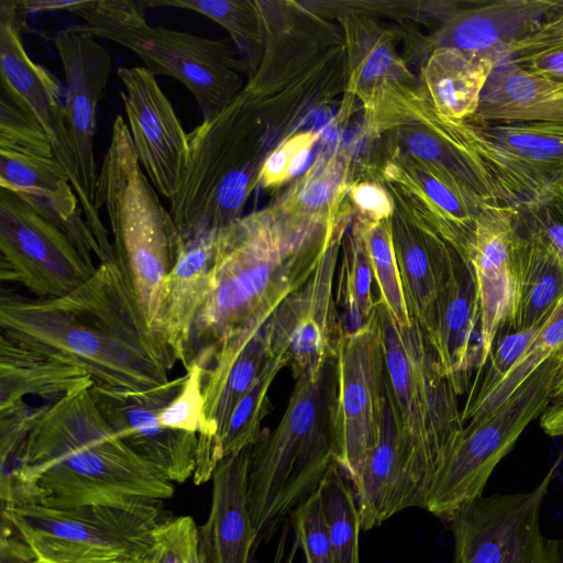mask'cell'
I'll return each instance as SVG.
<instances>
[{
	"label": "cell",
	"instance_id": "816d5d0a",
	"mask_svg": "<svg viewBox=\"0 0 563 563\" xmlns=\"http://www.w3.org/2000/svg\"><path fill=\"white\" fill-rule=\"evenodd\" d=\"M517 64L532 73L561 82L563 88V49L536 55Z\"/></svg>",
	"mask_w": 563,
	"mask_h": 563
},
{
	"label": "cell",
	"instance_id": "5b68a950",
	"mask_svg": "<svg viewBox=\"0 0 563 563\" xmlns=\"http://www.w3.org/2000/svg\"><path fill=\"white\" fill-rule=\"evenodd\" d=\"M333 358L318 380L296 379L286 410L251 446L247 504L255 532L253 553L314 492L332 455Z\"/></svg>",
	"mask_w": 563,
	"mask_h": 563
},
{
	"label": "cell",
	"instance_id": "e575fe53",
	"mask_svg": "<svg viewBox=\"0 0 563 563\" xmlns=\"http://www.w3.org/2000/svg\"><path fill=\"white\" fill-rule=\"evenodd\" d=\"M373 272L358 224L343 242V255L338 275L335 300L345 330L364 325L372 317L376 299L373 298Z\"/></svg>",
	"mask_w": 563,
	"mask_h": 563
},
{
	"label": "cell",
	"instance_id": "db71d44e",
	"mask_svg": "<svg viewBox=\"0 0 563 563\" xmlns=\"http://www.w3.org/2000/svg\"><path fill=\"white\" fill-rule=\"evenodd\" d=\"M15 563H54V562H49V561H44V560H40V559H31V560H26V561H20V562H15Z\"/></svg>",
	"mask_w": 563,
	"mask_h": 563
},
{
	"label": "cell",
	"instance_id": "8fae6325",
	"mask_svg": "<svg viewBox=\"0 0 563 563\" xmlns=\"http://www.w3.org/2000/svg\"><path fill=\"white\" fill-rule=\"evenodd\" d=\"M562 363L563 357L549 360L495 411L464 426L433 477L426 510L448 521L461 507L483 496L498 463L548 407Z\"/></svg>",
	"mask_w": 563,
	"mask_h": 563
},
{
	"label": "cell",
	"instance_id": "60d3db41",
	"mask_svg": "<svg viewBox=\"0 0 563 563\" xmlns=\"http://www.w3.org/2000/svg\"><path fill=\"white\" fill-rule=\"evenodd\" d=\"M541 324L518 330L504 329L498 332L487 362L489 366L482 380L474 383L465 405L484 397L504 378L533 340Z\"/></svg>",
	"mask_w": 563,
	"mask_h": 563
},
{
	"label": "cell",
	"instance_id": "6da1fadb",
	"mask_svg": "<svg viewBox=\"0 0 563 563\" xmlns=\"http://www.w3.org/2000/svg\"><path fill=\"white\" fill-rule=\"evenodd\" d=\"M340 222L298 221L271 211L217 231L206 285L179 362L209 371L232 360L280 302L314 272Z\"/></svg>",
	"mask_w": 563,
	"mask_h": 563
},
{
	"label": "cell",
	"instance_id": "30bf717a",
	"mask_svg": "<svg viewBox=\"0 0 563 563\" xmlns=\"http://www.w3.org/2000/svg\"><path fill=\"white\" fill-rule=\"evenodd\" d=\"M162 504L141 507L88 505L48 508L2 506L8 521L35 559L54 563H124L144 556Z\"/></svg>",
	"mask_w": 563,
	"mask_h": 563
},
{
	"label": "cell",
	"instance_id": "83f0119b",
	"mask_svg": "<svg viewBox=\"0 0 563 563\" xmlns=\"http://www.w3.org/2000/svg\"><path fill=\"white\" fill-rule=\"evenodd\" d=\"M92 378L81 368L23 347L0 334V411L25 397L56 402L81 389Z\"/></svg>",
	"mask_w": 563,
	"mask_h": 563
},
{
	"label": "cell",
	"instance_id": "e0dca14e",
	"mask_svg": "<svg viewBox=\"0 0 563 563\" xmlns=\"http://www.w3.org/2000/svg\"><path fill=\"white\" fill-rule=\"evenodd\" d=\"M518 211L501 205L482 208L467 260L479 302V358L477 369L488 362L499 331L512 329L518 300Z\"/></svg>",
	"mask_w": 563,
	"mask_h": 563
},
{
	"label": "cell",
	"instance_id": "f546056e",
	"mask_svg": "<svg viewBox=\"0 0 563 563\" xmlns=\"http://www.w3.org/2000/svg\"><path fill=\"white\" fill-rule=\"evenodd\" d=\"M498 63L492 54L435 47L422 73L435 112L453 122L471 120Z\"/></svg>",
	"mask_w": 563,
	"mask_h": 563
},
{
	"label": "cell",
	"instance_id": "52a82bcc",
	"mask_svg": "<svg viewBox=\"0 0 563 563\" xmlns=\"http://www.w3.org/2000/svg\"><path fill=\"white\" fill-rule=\"evenodd\" d=\"M253 106L249 91L238 95L188 133L187 168L168 209L184 240L241 218L256 165Z\"/></svg>",
	"mask_w": 563,
	"mask_h": 563
},
{
	"label": "cell",
	"instance_id": "4fadbf2b",
	"mask_svg": "<svg viewBox=\"0 0 563 563\" xmlns=\"http://www.w3.org/2000/svg\"><path fill=\"white\" fill-rule=\"evenodd\" d=\"M560 456L531 490L481 496L446 522L454 540L453 563H563V538L542 533L540 512Z\"/></svg>",
	"mask_w": 563,
	"mask_h": 563
},
{
	"label": "cell",
	"instance_id": "d4e9b609",
	"mask_svg": "<svg viewBox=\"0 0 563 563\" xmlns=\"http://www.w3.org/2000/svg\"><path fill=\"white\" fill-rule=\"evenodd\" d=\"M477 124L503 122H545L563 124L561 82L532 73L514 62H501L483 90L476 114L467 120Z\"/></svg>",
	"mask_w": 563,
	"mask_h": 563
},
{
	"label": "cell",
	"instance_id": "f35d334b",
	"mask_svg": "<svg viewBox=\"0 0 563 563\" xmlns=\"http://www.w3.org/2000/svg\"><path fill=\"white\" fill-rule=\"evenodd\" d=\"M145 559L147 563H202L194 518L179 516L159 521L153 529Z\"/></svg>",
	"mask_w": 563,
	"mask_h": 563
},
{
	"label": "cell",
	"instance_id": "7bdbcfd3",
	"mask_svg": "<svg viewBox=\"0 0 563 563\" xmlns=\"http://www.w3.org/2000/svg\"><path fill=\"white\" fill-rule=\"evenodd\" d=\"M340 175L333 165L323 167L322 172L307 179L296 196L298 207L280 213L294 219L325 221L329 216L330 202L339 191Z\"/></svg>",
	"mask_w": 563,
	"mask_h": 563
},
{
	"label": "cell",
	"instance_id": "f5cc1de1",
	"mask_svg": "<svg viewBox=\"0 0 563 563\" xmlns=\"http://www.w3.org/2000/svg\"><path fill=\"white\" fill-rule=\"evenodd\" d=\"M288 531H289V523H286L283 527L282 533H280V538H279V542H278V547H277V551H276L275 559H274L273 563H294V560L296 558V553H297V551L299 549V541L295 537V540H294V542L291 544V548H290L288 554L285 555V547H286Z\"/></svg>",
	"mask_w": 563,
	"mask_h": 563
},
{
	"label": "cell",
	"instance_id": "4dcf8cb0",
	"mask_svg": "<svg viewBox=\"0 0 563 563\" xmlns=\"http://www.w3.org/2000/svg\"><path fill=\"white\" fill-rule=\"evenodd\" d=\"M518 300L511 330L541 324L563 298V260L540 240L518 230Z\"/></svg>",
	"mask_w": 563,
	"mask_h": 563
},
{
	"label": "cell",
	"instance_id": "9a60e30c",
	"mask_svg": "<svg viewBox=\"0 0 563 563\" xmlns=\"http://www.w3.org/2000/svg\"><path fill=\"white\" fill-rule=\"evenodd\" d=\"M340 239L331 244L306 283L280 302L263 327L269 355L286 354L295 379L318 380L334 358L344 330L333 292Z\"/></svg>",
	"mask_w": 563,
	"mask_h": 563
},
{
	"label": "cell",
	"instance_id": "9c48e42d",
	"mask_svg": "<svg viewBox=\"0 0 563 563\" xmlns=\"http://www.w3.org/2000/svg\"><path fill=\"white\" fill-rule=\"evenodd\" d=\"M393 411L433 477L464 429L457 393L419 327L400 329L376 299Z\"/></svg>",
	"mask_w": 563,
	"mask_h": 563
},
{
	"label": "cell",
	"instance_id": "44dd1931",
	"mask_svg": "<svg viewBox=\"0 0 563 563\" xmlns=\"http://www.w3.org/2000/svg\"><path fill=\"white\" fill-rule=\"evenodd\" d=\"M65 75L66 122L82 188L95 205L97 108L104 98L111 55L97 38L68 27L45 33Z\"/></svg>",
	"mask_w": 563,
	"mask_h": 563
},
{
	"label": "cell",
	"instance_id": "d590c367",
	"mask_svg": "<svg viewBox=\"0 0 563 563\" xmlns=\"http://www.w3.org/2000/svg\"><path fill=\"white\" fill-rule=\"evenodd\" d=\"M357 224L377 287L376 299L400 329L411 328L413 322L408 311L393 243L391 218L382 221L360 219Z\"/></svg>",
	"mask_w": 563,
	"mask_h": 563
},
{
	"label": "cell",
	"instance_id": "7402d4cb",
	"mask_svg": "<svg viewBox=\"0 0 563 563\" xmlns=\"http://www.w3.org/2000/svg\"><path fill=\"white\" fill-rule=\"evenodd\" d=\"M421 332L441 371L462 395L479 358V302L473 271L456 251Z\"/></svg>",
	"mask_w": 563,
	"mask_h": 563
},
{
	"label": "cell",
	"instance_id": "f1b7e54d",
	"mask_svg": "<svg viewBox=\"0 0 563 563\" xmlns=\"http://www.w3.org/2000/svg\"><path fill=\"white\" fill-rule=\"evenodd\" d=\"M216 234L217 231H207L185 240L183 252L163 285L157 328L178 362L206 285Z\"/></svg>",
	"mask_w": 563,
	"mask_h": 563
},
{
	"label": "cell",
	"instance_id": "484cf974",
	"mask_svg": "<svg viewBox=\"0 0 563 563\" xmlns=\"http://www.w3.org/2000/svg\"><path fill=\"white\" fill-rule=\"evenodd\" d=\"M391 233L408 311L421 330L449 277L455 250L434 232L400 214L391 216Z\"/></svg>",
	"mask_w": 563,
	"mask_h": 563
},
{
	"label": "cell",
	"instance_id": "836d02e7",
	"mask_svg": "<svg viewBox=\"0 0 563 563\" xmlns=\"http://www.w3.org/2000/svg\"><path fill=\"white\" fill-rule=\"evenodd\" d=\"M333 463L322 478L318 492L335 563H360V512L353 487Z\"/></svg>",
	"mask_w": 563,
	"mask_h": 563
},
{
	"label": "cell",
	"instance_id": "8d00e7d4",
	"mask_svg": "<svg viewBox=\"0 0 563 563\" xmlns=\"http://www.w3.org/2000/svg\"><path fill=\"white\" fill-rule=\"evenodd\" d=\"M288 366L286 354L271 356L256 380L235 407L220 444L221 460L254 445L262 435V422L272 407L269 388L277 374Z\"/></svg>",
	"mask_w": 563,
	"mask_h": 563
},
{
	"label": "cell",
	"instance_id": "d6a6232c",
	"mask_svg": "<svg viewBox=\"0 0 563 563\" xmlns=\"http://www.w3.org/2000/svg\"><path fill=\"white\" fill-rule=\"evenodd\" d=\"M477 126L485 136L528 164L563 179V124L503 122Z\"/></svg>",
	"mask_w": 563,
	"mask_h": 563
},
{
	"label": "cell",
	"instance_id": "f907efd6",
	"mask_svg": "<svg viewBox=\"0 0 563 563\" xmlns=\"http://www.w3.org/2000/svg\"><path fill=\"white\" fill-rule=\"evenodd\" d=\"M539 419L548 435L563 437V363L554 379L550 402Z\"/></svg>",
	"mask_w": 563,
	"mask_h": 563
},
{
	"label": "cell",
	"instance_id": "74e56055",
	"mask_svg": "<svg viewBox=\"0 0 563 563\" xmlns=\"http://www.w3.org/2000/svg\"><path fill=\"white\" fill-rule=\"evenodd\" d=\"M144 9L178 8L202 14L231 35L232 41L247 54H253L260 43L258 16L254 3L225 0H142Z\"/></svg>",
	"mask_w": 563,
	"mask_h": 563
},
{
	"label": "cell",
	"instance_id": "ee69618b",
	"mask_svg": "<svg viewBox=\"0 0 563 563\" xmlns=\"http://www.w3.org/2000/svg\"><path fill=\"white\" fill-rule=\"evenodd\" d=\"M518 230L540 240L563 260V192L518 212Z\"/></svg>",
	"mask_w": 563,
	"mask_h": 563
},
{
	"label": "cell",
	"instance_id": "3957f363",
	"mask_svg": "<svg viewBox=\"0 0 563 563\" xmlns=\"http://www.w3.org/2000/svg\"><path fill=\"white\" fill-rule=\"evenodd\" d=\"M2 506L141 507L175 492L98 410L89 388L49 402L14 456L0 465Z\"/></svg>",
	"mask_w": 563,
	"mask_h": 563
},
{
	"label": "cell",
	"instance_id": "b9f144b4",
	"mask_svg": "<svg viewBox=\"0 0 563 563\" xmlns=\"http://www.w3.org/2000/svg\"><path fill=\"white\" fill-rule=\"evenodd\" d=\"M290 523L306 563H335L318 490L290 515Z\"/></svg>",
	"mask_w": 563,
	"mask_h": 563
},
{
	"label": "cell",
	"instance_id": "7a4b0ae2",
	"mask_svg": "<svg viewBox=\"0 0 563 563\" xmlns=\"http://www.w3.org/2000/svg\"><path fill=\"white\" fill-rule=\"evenodd\" d=\"M0 334L84 369L93 384L145 391L166 384L178 362L131 298L115 262L98 265L69 294L37 298L2 286Z\"/></svg>",
	"mask_w": 563,
	"mask_h": 563
},
{
	"label": "cell",
	"instance_id": "277c9868",
	"mask_svg": "<svg viewBox=\"0 0 563 563\" xmlns=\"http://www.w3.org/2000/svg\"><path fill=\"white\" fill-rule=\"evenodd\" d=\"M95 207L106 209L114 262L131 298L148 328L163 338L157 328L162 289L185 240L142 169L121 115L113 121L98 170Z\"/></svg>",
	"mask_w": 563,
	"mask_h": 563
},
{
	"label": "cell",
	"instance_id": "ac0fdd59",
	"mask_svg": "<svg viewBox=\"0 0 563 563\" xmlns=\"http://www.w3.org/2000/svg\"><path fill=\"white\" fill-rule=\"evenodd\" d=\"M128 128L137 159L157 192L170 200L188 163V133L156 77L144 66L120 67Z\"/></svg>",
	"mask_w": 563,
	"mask_h": 563
},
{
	"label": "cell",
	"instance_id": "d6986e66",
	"mask_svg": "<svg viewBox=\"0 0 563 563\" xmlns=\"http://www.w3.org/2000/svg\"><path fill=\"white\" fill-rule=\"evenodd\" d=\"M0 188L42 201L66 223L86 222L47 134L1 92Z\"/></svg>",
	"mask_w": 563,
	"mask_h": 563
},
{
	"label": "cell",
	"instance_id": "c3c4849f",
	"mask_svg": "<svg viewBox=\"0 0 563 563\" xmlns=\"http://www.w3.org/2000/svg\"><path fill=\"white\" fill-rule=\"evenodd\" d=\"M350 197L361 212V219L382 221L393 216L391 200L379 185L355 184L350 189Z\"/></svg>",
	"mask_w": 563,
	"mask_h": 563
},
{
	"label": "cell",
	"instance_id": "bcb514c9",
	"mask_svg": "<svg viewBox=\"0 0 563 563\" xmlns=\"http://www.w3.org/2000/svg\"><path fill=\"white\" fill-rule=\"evenodd\" d=\"M48 404L32 407L22 401L0 411V465L7 464L14 456Z\"/></svg>",
	"mask_w": 563,
	"mask_h": 563
},
{
	"label": "cell",
	"instance_id": "8992f818",
	"mask_svg": "<svg viewBox=\"0 0 563 563\" xmlns=\"http://www.w3.org/2000/svg\"><path fill=\"white\" fill-rule=\"evenodd\" d=\"M67 11L82 21L68 29L120 44L155 77L183 84L195 98L202 121L216 118L239 95L243 64L228 38L151 26L141 1L79 0L71 1Z\"/></svg>",
	"mask_w": 563,
	"mask_h": 563
},
{
	"label": "cell",
	"instance_id": "ab89813d",
	"mask_svg": "<svg viewBox=\"0 0 563 563\" xmlns=\"http://www.w3.org/2000/svg\"><path fill=\"white\" fill-rule=\"evenodd\" d=\"M205 369L191 365L186 369V379L178 395L161 411L163 426L203 438L207 433L203 396Z\"/></svg>",
	"mask_w": 563,
	"mask_h": 563
},
{
	"label": "cell",
	"instance_id": "1f68e13d",
	"mask_svg": "<svg viewBox=\"0 0 563 563\" xmlns=\"http://www.w3.org/2000/svg\"><path fill=\"white\" fill-rule=\"evenodd\" d=\"M563 357V298L554 306L526 351L484 397L464 405V424L475 423L500 407L539 367Z\"/></svg>",
	"mask_w": 563,
	"mask_h": 563
},
{
	"label": "cell",
	"instance_id": "5bb4252c",
	"mask_svg": "<svg viewBox=\"0 0 563 563\" xmlns=\"http://www.w3.org/2000/svg\"><path fill=\"white\" fill-rule=\"evenodd\" d=\"M18 1H0V92L47 134L55 155L69 175L84 218L107 262L114 260L99 211L82 188L65 113V86L27 55L20 35Z\"/></svg>",
	"mask_w": 563,
	"mask_h": 563
},
{
	"label": "cell",
	"instance_id": "9f6ffc18",
	"mask_svg": "<svg viewBox=\"0 0 563 563\" xmlns=\"http://www.w3.org/2000/svg\"><path fill=\"white\" fill-rule=\"evenodd\" d=\"M556 19L560 20L561 22H563V12L559 13L556 15Z\"/></svg>",
	"mask_w": 563,
	"mask_h": 563
},
{
	"label": "cell",
	"instance_id": "2e32d148",
	"mask_svg": "<svg viewBox=\"0 0 563 563\" xmlns=\"http://www.w3.org/2000/svg\"><path fill=\"white\" fill-rule=\"evenodd\" d=\"M185 379L186 374L137 393L96 384L89 388L98 410L123 442L174 484L194 476L198 435L163 426L159 413L181 390Z\"/></svg>",
	"mask_w": 563,
	"mask_h": 563
},
{
	"label": "cell",
	"instance_id": "ba28073f",
	"mask_svg": "<svg viewBox=\"0 0 563 563\" xmlns=\"http://www.w3.org/2000/svg\"><path fill=\"white\" fill-rule=\"evenodd\" d=\"M104 255L87 223L69 224L42 201L0 189V279L37 298L69 294Z\"/></svg>",
	"mask_w": 563,
	"mask_h": 563
},
{
	"label": "cell",
	"instance_id": "f6af8a7d",
	"mask_svg": "<svg viewBox=\"0 0 563 563\" xmlns=\"http://www.w3.org/2000/svg\"><path fill=\"white\" fill-rule=\"evenodd\" d=\"M354 67L355 88L367 103L377 102V97H383L384 89L389 84L388 79L393 77L391 69L396 66V60L391 52L383 44L365 51L361 56H356Z\"/></svg>",
	"mask_w": 563,
	"mask_h": 563
},
{
	"label": "cell",
	"instance_id": "ffe728a7",
	"mask_svg": "<svg viewBox=\"0 0 563 563\" xmlns=\"http://www.w3.org/2000/svg\"><path fill=\"white\" fill-rule=\"evenodd\" d=\"M432 481L433 472L387 399L376 445L352 483L362 530L378 527L407 508L424 509Z\"/></svg>",
	"mask_w": 563,
	"mask_h": 563
},
{
	"label": "cell",
	"instance_id": "4316f807",
	"mask_svg": "<svg viewBox=\"0 0 563 563\" xmlns=\"http://www.w3.org/2000/svg\"><path fill=\"white\" fill-rule=\"evenodd\" d=\"M449 123L486 174L498 203L521 212L563 192L562 178L528 164L485 136L477 124Z\"/></svg>",
	"mask_w": 563,
	"mask_h": 563
},
{
	"label": "cell",
	"instance_id": "7c38bea8",
	"mask_svg": "<svg viewBox=\"0 0 563 563\" xmlns=\"http://www.w3.org/2000/svg\"><path fill=\"white\" fill-rule=\"evenodd\" d=\"M333 361L332 455L352 484L376 445L387 400L376 306L364 325L342 331Z\"/></svg>",
	"mask_w": 563,
	"mask_h": 563
},
{
	"label": "cell",
	"instance_id": "cb8c5ba5",
	"mask_svg": "<svg viewBox=\"0 0 563 563\" xmlns=\"http://www.w3.org/2000/svg\"><path fill=\"white\" fill-rule=\"evenodd\" d=\"M561 12L563 0L483 2L473 8L454 11L437 36V47L492 54L500 62V54L507 46L522 40Z\"/></svg>",
	"mask_w": 563,
	"mask_h": 563
},
{
	"label": "cell",
	"instance_id": "603a6c76",
	"mask_svg": "<svg viewBox=\"0 0 563 563\" xmlns=\"http://www.w3.org/2000/svg\"><path fill=\"white\" fill-rule=\"evenodd\" d=\"M251 446L223 457L212 474L207 520L198 527L202 563H249L255 532L247 504Z\"/></svg>",
	"mask_w": 563,
	"mask_h": 563
},
{
	"label": "cell",
	"instance_id": "681fc988",
	"mask_svg": "<svg viewBox=\"0 0 563 563\" xmlns=\"http://www.w3.org/2000/svg\"><path fill=\"white\" fill-rule=\"evenodd\" d=\"M299 141L300 134L289 139L268 155L260 169V177L264 185H279L288 179V168Z\"/></svg>",
	"mask_w": 563,
	"mask_h": 563
},
{
	"label": "cell",
	"instance_id": "11a10c76",
	"mask_svg": "<svg viewBox=\"0 0 563 563\" xmlns=\"http://www.w3.org/2000/svg\"><path fill=\"white\" fill-rule=\"evenodd\" d=\"M124 563H147V561H146L145 555H144V556H141V558H137V559H133V560L126 561Z\"/></svg>",
	"mask_w": 563,
	"mask_h": 563
},
{
	"label": "cell",
	"instance_id": "7dc6e473",
	"mask_svg": "<svg viewBox=\"0 0 563 563\" xmlns=\"http://www.w3.org/2000/svg\"><path fill=\"white\" fill-rule=\"evenodd\" d=\"M563 49V22L556 15L540 24L534 31L510 47L516 60H525L536 55Z\"/></svg>",
	"mask_w": 563,
	"mask_h": 563
}]
</instances>
